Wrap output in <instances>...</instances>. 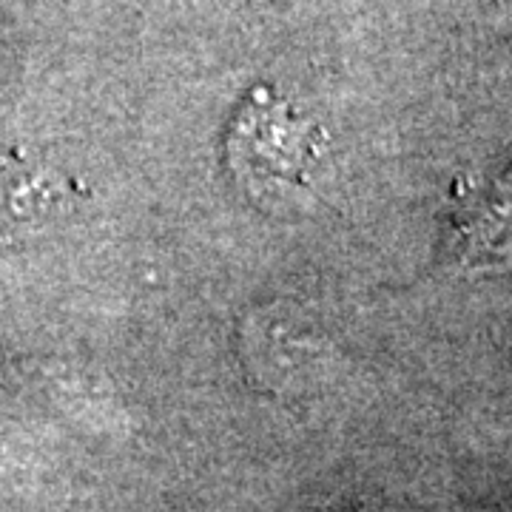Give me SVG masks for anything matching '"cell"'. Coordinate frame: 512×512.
Segmentation results:
<instances>
[{"label": "cell", "instance_id": "obj_2", "mask_svg": "<svg viewBox=\"0 0 512 512\" xmlns=\"http://www.w3.org/2000/svg\"><path fill=\"white\" fill-rule=\"evenodd\" d=\"M72 202L69 183L26 160L0 163V234L43 231Z\"/></svg>", "mask_w": 512, "mask_h": 512}, {"label": "cell", "instance_id": "obj_1", "mask_svg": "<svg viewBox=\"0 0 512 512\" xmlns=\"http://www.w3.org/2000/svg\"><path fill=\"white\" fill-rule=\"evenodd\" d=\"M225 160L251 200L279 214H296L319 200L328 134L293 103L256 89L228 128Z\"/></svg>", "mask_w": 512, "mask_h": 512}]
</instances>
